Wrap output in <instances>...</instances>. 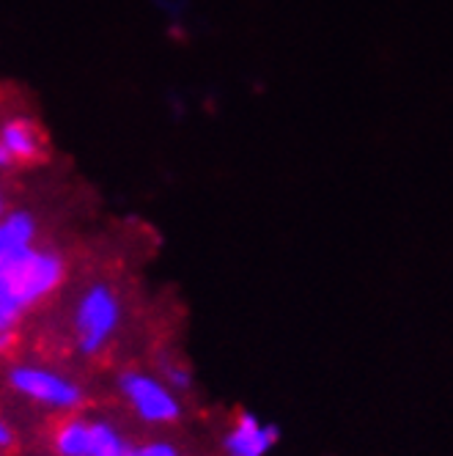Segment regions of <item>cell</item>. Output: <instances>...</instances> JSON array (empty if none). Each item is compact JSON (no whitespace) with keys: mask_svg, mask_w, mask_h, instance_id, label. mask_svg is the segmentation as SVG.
<instances>
[{"mask_svg":"<svg viewBox=\"0 0 453 456\" xmlns=\"http://www.w3.org/2000/svg\"><path fill=\"white\" fill-rule=\"evenodd\" d=\"M91 456H135V445L110 420H91Z\"/></svg>","mask_w":453,"mask_h":456,"instance_id":"obj_9","label":"cell"},{"mask_svg":"<svg viewBox=\"0 0 453 456\" xmlns=\"http://www.w3.org/2000/svg\"><path fill=\"white\" fill-rule=\"evenodd\" d=\"M6 215V201H4V192H0V217Z\"/></svg>","mask_w":453,"mask_h":456,"instance_id":"obj_14","label":"cell"},{"mask_svg":"<svg viewBox=\"0 0 453 456\" xmlns=\"http://www.w3.org/2000/svg\"><path fill=\"white\" fill-rule=\"evenodd\" d=\"M171 390H190L192 387V374L184 366L168 363L166 366V379H163Z\"/></svg>","mask_w":453,"mask_h":456,"instance_id":"obj_10","label":"cell"},{"mask_svg":"<svg viewBox=\"0 0 453 456\" xmlns=\"http://www.w3.org/2000/svg\"><path fill=\"white\" fill-rule=\"evenodd\" d=\"M36 223L28 212H12L0 217V278L4 273L34 248Z\"/></svg>","mask_w":453,"mask_h":456,"instance_id":"obj_6","label":"cell"},{"mask_svg":"<svg viewBox=\"0 0 453 456\" xmlns=\"http://www.w3.org/2000/svg\"><path fill=\"white\" fill-rule=\"evenodd\" d=\"M121 322V303L105 283L88 286L75 308V336L85 354H96L108 346Z\"/></svg>","mask_w":453,"mask_h":456,"instance_id":"obj_2","label":"cell"},{"mask_svg":"<svg viewBox=\"0 0 453 456\" xmlns=\"http://www.w3.org/2000/svg\"><path fill=\"white\" fill-rule=\"evenodd\" d=\"M53 443L58 456H91V420L67 418L55 429Z\"/></svg>","mask_w":453,"mask_h":456,"instance_id":"obj_8","label":"cell"},{"mask_svg":"<svg viewBox=\"0 0 453 456\" xmlns=\"http://www.w3.org/2000/svg\"><path fill=\"white\" fill-rule=\"evenodd\" d=\"M118 390L133 412L151 427H166L182 415L176 390H171L159 377L143 371H124L118 377Z\"/></svg>","mask_w":453,"mask_h":456,"instance_id":"obj_3","label":"cell"},{"mask_svg":"<svg viewBox=\"0 0 453 456\" xmlns=\"http://www.w3.org/2000/svg\"><path fill=\"white\" fill-rule=\"evenodd\" d=\"M63 273V258L53 250L30 248L17 258L0 278V333H14L22 314L61 286Z\"/></svg>","mask_w":453,"mask_h":456,"instance_id":"obj_1","label":"cell"},{"mask_svg":"<svg viewBox=\"0 0 453 456\" xmlns=\"http://www.w3.org/2000/svg\"><path fill=\"white\" fill-rule=\"evenodd\" d=\"M9 382L20 396L58 412H72L83 404V387L44 366H17L9 374Z\"/></svg>","mask_w":453,"mask_h":456,"instance_id":"obj_4","label":"cell"},{"mask_svg":"<svg viewBox=\"0 0 453 456\" xmlns=\"http://www.w3.org/2000/svg\"><path fill=\"white\" fill-rule=\"evenodd\" d=\"M12 443H14V432H12L9 423H6L4 418H0V451L12 448Z\"/></svg>","mask_w":453,"mask_h":456,"instance_id":"obj_12","label":"cell"},{"mask_svg":"<svg viewBox=\"0 0 453 456\" xmlns=\"http://www.w3.org/2000/svg\"><path fill=\"white\" fill-rule=\"evenodd\" d=\"M42 154V133L30 121H9L0 129V168L28 162Z\"/></svg>","mask_w":453,"mask_h":456,"instance_id":"obj_7","label":"cell"},{"mask_svg":"<svg viewBox=\"0 0 453 456\" xmlns=\"http://www.w3.org/2000/svg\"><path fill=\"white\" fill-rule=\"evenodd\" d=\"M278 443V427L262 423L253 412H242L222 440L225 456H267Z\"/></svg>","mask_w":453,"mask_h":456,"instance_id":"obj_5","label":"cell"},{"mask_svg":"<svg viewBox=\"0 0 453 456\" xmlns=\"http://www.w3.org/2000/svg\"><path fill=\"white\" fill-rule=\"evenodd\" d=\"M14 341V333H0V352H6Z\"/></svg>","mask_w":453,"mask_h":456,"instance_id":"obj_13","label":"cell"},{"mask_svg":"<svg viewBox=\"0 0 453 456\" xmlns=\"http://www.w3.org/2000/svg\"><path fill=\"white\" fill-rule=\"evenodd\" d=\"M135 456H182V453L168 440H151L146 445H135Z\"/></svg>","mask_w":453,"mask_h":456,"instance_id":"obj_11","label":"cell"}]
</instances>
